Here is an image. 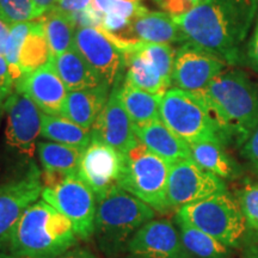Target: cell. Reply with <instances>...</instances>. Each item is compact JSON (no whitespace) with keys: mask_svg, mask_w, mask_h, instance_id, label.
Here are the masks:
<instances>
[{"mask_svg":"<svg viewBox=\"0 0 258 258\" xmlns=\"http://www.w3.org/2000/svg\"><path fill=\"white\" fill-rule=\"evenodd\" d=\"M41 198L69 218L80 239L89 240L95 233L96 195L77 176V172L54 184L43 185Z\"/></svg>","mask_w":258,"mask_h":258,"instance_id":"obj_8","label":"cell"},{"mask_svg":"<svg viewBox=\"0 0 258 258\" xmlns=\"http://www.w3.org/2000/svg\"><path fill=\"white\" fill-rule=\"evenodd\" d=\"M51 59L49 43L40 18L35 19L28 37L25 38L19 55V69L22 74L32 72L47 64Z\"/></svg>","mask_w":258,"mask_h":258,"instance_id":"obj_29","label":"cell"},{"mask_svg":"<svg viewBox=\"0 0 258 258\" xmlns=\"http://www.w3.org/2000/svg\"><path fill=\"white\" fill-rule=\"evenodd\" d=\"M134 133L151 152L163 158L167 163L172 164L178 160L191 159L189 144L171 132L163 121L156 120L150 123L137 127Z\"/></svg>","mask_w":258,"mask_h":258,"instance_id":"obj_19","label":"cell"},{"mask_svg":"<svg viewBox=\"0 0 258 258\" xmlns=\"http://www.w3.org/2000/svg\"><path fill=\"white\" fill-rule=\"evenodd\" d=\"M247 59H249L251 66L258 71V12L252 36H251L249 44H247Z\"/></svg>","mask_w":258,"mask_h":258,"instance_id":"obj_35","label":"cell"},{"mask_svg":"<svg viewBox=\"0 0 258 258\" xmlns=\"http://www.w3.org/2000/svg\"><path fill=\"white\" fill-rule=\"evenodd\" d=\"M0 258H17L10 252V250L8 249V246H6L4 240H0Z\"/></svg>","mask_w":258,"mask_h":258,"instance_id":"obj_39","label":"cell"},{"mask_svg":"<svg viewBox=\"0 0 258 258\" xmlns=\"http://www.w3.org/2000/svg\"><path fill=\"white\" fill-rule=\"evenodd\" d=\"M72 222L44 200L23 212L4 243L17 258H56L77 243Z\"/></svg>","mask_w":258,"mask_h":258,"instance_id":"obj_3","label":"cell"},{"mask_svg":"<svg viewBox=\"0 0 258 258\" xmlns=\"http://www.w3.org/2000/svg\"><path fill=\"white\" fill-rule=\"evenodd\" d=\"M56 258H97L91 251L85 250V249H74L69 250L67 252H64L61 256Z\"/></svg>","mask_w":258,"mask_h":258,"instance_id":"obj_37","label":"cell"},{"mask_svg":"<svg viewBox=\"0 0 258 258\" xmlns=\"http://www.w3.org/2000/svg\"><path fill=\"white\" fill-rule=\"evenodd\" d=\"M50 62L69 92L97 88L105 84L74 47L51 57Z\"/></svg>","mask_w":258,"mask_h":258,"instance_id":"obj_22","label":"cell"},{"mask_svg":"<svg viewBox=\"0 0 258 258\" xmlns=\"http://www.w3.org/2000/svg\"><path fill=\"white\" fill-rule=\"evenodd\" d=\"M186 2H189V3H191V4L196 5V4H199V3L201 2V0H186Z\"/></svg>","mask_w":258,"mask_h":258,"instance_id":"obj_42","label":"cell"},{"mask_svg":"<svg viewBox=\"0 0 258 258\" xmlns=\"http://www.w3.org/2000/svg\"><path fill=\"white\" fill-rule=\"evenodd\" d=\"M245 258H258V250H252L245 256Z\"/></svg>","mask_w":258,"mask_h":258,"instance_id":"obj_40","label":"cell"},{"mask_svg":"<svg viewBox=\"0 0 258 258\" xmlns=\"http://www.w3.org/2000/svg\"><path fill=\"white\" fill-rule=\"evenodd\" d=\"M191 159L202 169L221 179H232L239 176V167L225 151L221 141H201L189 144Z\"/></svg>","mask_w":258,"mask_h":258,"instance_id":"obj_24","label":"cell"},{"mask_svg":"<svg viewBox=\"0 0 258 258\" xmlns=\"http://www.w3.org/2000/svg\"><path fill=\"white\" fill-rule=\"evenodd\" d=\"M123 169V153L111 146L91 140L80 154L77 176L101 199L118 185Z\"/></svg>","mask_w":258,"mask_h":258,"instance_id":"obj_13","label":"cell"},{"mask_svg":"<svg viewBox=\"0 0 258 258\" xmlns=\"http://www.w3.org/2000/svg\"><path fill=\"white\" fill-rule=\"evenodd\" d=\"M16 82L12 77L11 69L8 60L3 54H0V101L3 103L15 91Z\"/></svg>","mask_w":258,"mask_h":258,"instance_id":"obj_33","label":"cell"},{"mask_svg":"<svg viewBox=\"0 0 258 258\" xmlns=\"http://www.w3.org/2000/svg\"><path fill=\"white\" fill-rule=\"evenodd\" d=\"M180 239L192 258H231L232 252L220 241L195 226L175 218Z\"/></svg>","mask_w":258,"mask_h":258,"instance_id":"obj_27","label":"cell"},{"mask_svg":"<svg viewBox=\"0 0 258 258\" xmlns=\"http://www.w3.org/2000/svg\"><path fill=\"white\" fill-rule=\"evenodd\" d=\"M154 217L151 206L117 185L97 200L93 235L106 256L116 257L125 250L135 232Z\"/></svg>","mask_w":258,"mask_h":258,"instance_id":"obj_4","label":"cell"},{"mask_svg":"<svg viewBox=\"0 0 258 258\" xmlns=\"http://www.w3.org/2000/svg\"><path fill=\"white\" fill-rule=\"evenodd\" d=\"M159 115L163 123L186 144L226 141L208 106L194 93L169 89L161 96Z\"/></svg>","mask_w":258,"mask_h":258,"instance_id":"obj_6","label":"cell"},{"mask_svg":"<svg viewBox=\"0 0 258 258\" xmlns=\"http://www.w3.org/2000/svg\"><path fill=\"white\" fill-rule=\"evenodd\" d=\"M121 83L111 89L108 102L91 128L93 140L111 146L118 152L125 153L138 143L134 124L125 111L120 97Z\"/></svg>","mask_w":258,"mask_h":258,"instance_id":"obj_16","label":"cell"},{"mask_svg":"<svg viewBox=\"0 0 258 258\" xmlns=\"http://www.w3.org/2000/svg\"><path fill=\"white\" fill-rule=\"evenodd\" d=\"M41 137L53 143L85 150L92 140L91 131L80 127L63 116L47 115L42 112Z\"/></svg>","mask_w":258,"mask_h":258,"instance_id":"obj_26","label":"cell"},{"mask_svg":"<svg viewBox=\"0 0 258 258\" xmlns=\"http://www.w3.org/2000/svg\"><path fill=\"white\" fill-rule=\"evenodd\" d=\"M198 97L209 108L226 141L244 145L258 125V86L243 71L226 69Z\"/></svg>","mask_w":258,"mask_h":258,"instance_id":"obj_2","label":"cell"},{"mask_svg":"<svg viewBox=\"0 0 258 258\" xmlns=\"http://www.w3.org/2000/svg\"><path fill=\"white\" fill-rule=\"evenodd\" d=\"M170 165L138 141L123 153V169L118 185L154 211L166 213L170 209L167 203Z\"/></svg>","mask_w":258,"mask_h":258,"instance_id":"obj_5","label":"cell"},{"mask_svg":"<svg viewBox=\"0 0 258 258\" xmlns=\"http://www.w3.org/2000/svg\"><path fill=\"white\" fill-rule=\"evenodd\" d=\"M241 154L254 169L258 170V125L247 138L241 148Z\"/></svg>","mask_w":258,"mask_h":258,"instance_id":"obj_34","label":"cell"},{"mask_svg":"<svg viewBox=\"0 0 258 258\" xmlns=\"http://www.w3.org/2000/svg\"><path fill=\"white\" fill-rule=\"evenodd\" d=\"M10 28H11V25L6 23L5 21H3V19L0 18V54L4 53V48H5L6 40H8V36H9Z\"/></svg>","mask_w":258,"mask_h":258,"instance_id":"obj_38","label":"cell"},{"mask_svg":"<svg viewBox=\"0 0 258 258\" xmlns=\"http://www.w3.org/2000/svg\"><path fill=\"white\" fill-rule=\"evenodd\" d=\"M5 144L24 158H32L37 151V139L42 129V111L34 102L18 91L5 102Z\"/></svg>","mask_w":258,"mask_h":258,"instance_id":"obj_11","label":"cell"},{"mask_svg":"<svg viewBox=\"0 0 258 258\" xmlns=\"http://www.w3.org/2000/svg\"><path fill=\"white\" fill-rule=\"evenodd\" d=\"M73 47L106 85L112 89L121 83L122 71L125 66L124 54L102 29L78 27L74 34Z\"/></svg>","mask_w":258,"mask_h":258,"instance_id":"obj_12","label":"cell"},{"mask_svg":"<svg viewBox=\"0 0 258 258\" xmlns=\"http://www.w3.org/2000/svg\"><path fill=\"white\" fill-rule=\"evenodd\" d=\"M238 203L247 227L258 233V183H246L238 194Z\"/></svg>","mask_w":258,"mask_h":258,"instance_id":"obj_32","label":"cell"},{"mask_svg":"<svg viewBox=\"0 0 258 258\" xmlns=\"http://www.w3.org/2000/svg\"><path fill=\"white\" fill-rule=\"evenodd\" d=\"M42 190L43 179L34 164L19 178L0 183V240L10 233L25 209L37 201Z\"/></svg>","mask_w":258,"mask_h":258,"instance_id":"obj_15","label":"cell"},{"mask_svg":"<svg viewBox=\"0 0 258 258\" xmlns=\"http://www.w3.org/2000/svg\"><path fill=\"white\" fill-rule=\"evenodd\" d=\"M108 36L115 42H147L171 46L186 42L172 16L164 11H146L138 16L122 34L117 36L108 34Z\"/></svg>","mask_w":258,"mask_h":258,"instance_id":"obj_18","label":"cell"},{"mask_svg":"<svg viewBox=\"0 0 258 258\" xmlns=\"http://www.w3.org/2000/svg\"><path fill=\"white\" fill-rule=\"evenodd\" d=\"M16 91L24 93L47 115L61 116L69 90L49 61L41 69L25 73L16 83Z\"/></svg>","mask_w":258,"mask_h":258,"instance_id":"obj_17","label":"cell"},{"mask_svg":"<svg viewBox=\"0 0 258 258\" xmlns=\"http://www.w3.org/2000/svg\"><path fill=\"white\" fill-rule=\"evenodd\" d=\"M5 112V103L0 101V121H2V116Z\"/></svg>","mask_w":258,"mask_h":258,"instance_id":"obj_41","label":"cell"},{"mask_svg":"<svg viewBox=\"0 0 258 258\" xmlns=\"http://www.w3.org/2000/svg\"><path fill=\"white\" fill-rule=\"evenodd\" d=\"M227 62L217 54L185 42L176 49L172 84L196 96H201L215 77L227 69Z\"/></svg>","mask_w":258,"mask_h":258,"instance_id":"obj_10","label":"cell"},{"mask_svg":"<svg viewBox=\"0 0 258 258\" xmlns=\"http://www.w3.org/2000/svg\"><path fill=\"white\" fill-rule=\"evenodd\" d=\"M176 218L206 232L230 249L239 246L247 227L238 200L227 190L183 206L177 211Z\"/></svg>","mask_w":258,"mask_h":258,"instance_id":"obj_7","label":"cell"},{"mask_svg":"<svg viewBox=\"0 0 258 258\" xmlns=\"http://www.w3.org/2000/svg\"><path fill=\"white\" fill-rule=\"evenodd\" d=\"M120 97L125 111L137 127L159 120L161 96L135 88L127 82L120 86Z\"/></svg>","mask_w":258,"mask_h":258,"instance_id":"obj_25","label":"cell"},{"mask_svg":"<svg viewBox=\"0 0 258 258\" xmlns=\"http://www.w3.org/2000/svg\"><path fill=\"white\" fill-rule=\"evenodd\" d=\"M60 2V0H56V4H57V3H59Z\"/></svg>","mask_w":258,"mask_h":258,"instance_id":"obj_44","label":"cell"},{"mask_svg":"<svg viewBox=\"0 0 258 258\" xmlns=\"http://www.w3.org/2000/svg\"><path fill=\"white\" fill-rule=\"evenodd\" d=\"M226 190L224 179L202 169L192 159L178 160L170 165L167 179V203L170 209H179Z\"/></svg>","mask_w":258,"mask_h":258,"instance_id":"obj_9","label":"cell"},{"mask_svg":"<svg viewBox=\"0 0 258 258\" xmlns=\"http://www.w3.org/2000/svg\"><path fill=\"white\" fill-rule=\"evenodd\" d=\"M125 250L143 258H192L170 220H151L135 232Z\"/></svg>","mask_w":258,"mask_h":258,"instance_id":"obj_14","label":"cell"},{"mask_svg":"<svg viewBox=\"0 0 258 258\" xmlns=\"http://www.w3.org/2000/svg\"><path fill=\"white\" fill-rule=\"evenodd\" d=\"M0 18L10 25L35 19L32 0H0Z\"/></svg>","mask_w":258,"mask_h":258,"instance_id":"obj_31","label":"cell"},{"mask_svg":"<svg viewBox=\"0 0 258 258\" xmlns=\"http://www.w3.org/2000/svg\"><path fill=\"white\" fill-rule=\"evenodd\" d=\"M110 92L111 88L106 84L92 89L71 91L62 105L61 116L91 131L93 123L108 102Z\"/></svg>","mask_w":258,"mask_h":258,"instance_id":"obj_20","label":"cell"},{"mask_svg":"<svg viewBox=\"0 0 258 258\" xmlns=\"http://www.w3.org/2000/svg\"><path fill=\"white\" fill-rule=\"evenodd\" d=\"M83 151L67 145L41 141L37 144V154L43 167V185H50L63 177L77 172Z\"/></svg>","mask_w":258,"mask_h":258,"instance_id":"obj_23","label":"cell"},{"mask_svg":"<svg viewBox=\"0 0 258 258\" xmlns=\"http://www.w3.org/2000/svg\"><path fill=\"white\" fill-rule=\"evenodd\" d=\"M35 9V19L43 17L56 5V0H32Z\"/></svg>","mask_w":258,"mask_h":258,"instance_id":"obj_36","label":"cell"},{"mask_svg":"<svg viewBox=\"0 0 258 258\" xmlns=\"http://www.w3.org/2000/svg\"><path fill=\"white\" fill-rule=\"evenodd\" d=\"M40 19L43 23L51 57L64 53L73 47L74 34L78 27L72 15L64 14L56 8H53Z\"/></svg>","mask_w":258,"mask_h":258,"instance_id":"obj_28","label":"cell"},{"mask_svg":"<svg viewBox=\"0 0 258 258\" xmlns=\"http://www.w3.org/2000/svg\"><path fill=\"white\" fill-rule=\"evenodd\" d=\"M124 258H143V257H139V256H134V254H131L129 253L127 257H124Z\"/></svg>","mask_w":258,"mask_h":258,"instance_id":"obj_43","label":"cell"},{"mask_svg":"<svg viewBox=\"0 0 258 258\" xmlns=\"http://www.w3.org/2000/svg\"><path fill=\"white\" fill-rule=\"evenodd\" d=\"M257 12L258 0H201L173 19L186 42L235 64Z\"/></svg>","mask_w":258,"mask_h":258,"instance_id":"obj_1","label":"cell"},{"mask_svg":"<svg viewBox=\"0 0 258 258\" xmlns=\"http://www.w3.org/2000/svg\"><path fill=\"white\" fill-rule=\"evenodd\" d=\"M140 43L141 42H137L123 53L127 67L124 82L144 91L163 96L171 89L172 84L164 78L156 64L145 55Z\"/></svg>","mask_w":258,"mask_h":258,"instance_id":"obj_21","label":"cell"},{"mask_svg":"<svg viewBox=\"0 0 258 258\" xmlns=\"http://www.w3.org/2000/svg\"><path fill=\"white\" fill-rule=\"evenodd\" d=\"M32 24H34V21L12 24L11 28H10L8 40H6L5 43L3 55L8 60L10 69H11L12 77H14L16 83L23 76L21 72V69H19V55H21V50L24 44L25 38L28 37L29 32L31 30Z\"/></svg>","mask_w":258,"mask_h":258,"instance_id":"obj_30","label":"cell"}]
</instances>
